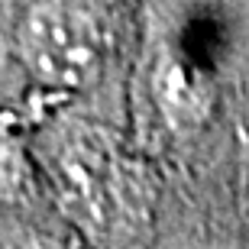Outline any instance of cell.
Segmentation results:
<instances>
[{"mask_svg": "<svg viewBox=\"0 0 249 249\" xmlns=\"http://www.w3.org/2000/svg\"><path fill=\"white\" fill-rule=\"evenodd\" d=\"M46 165L65 213L94 240L129 230L136 194L133 172L110 142L107 129L91 123H65L46 149Z\"/></svg>", "mask_w": 249, "mask_h": 249, "instance_id": "1", "label": "cell"}, {"mask_svg": "<svg viewBox=\"0 0 249 249\" xmlns=\"http://www.w3.org/2000/svg\"><path fill=\"white\" fill-rule=\"evenodd\" d=\"M104 29L74 0H39L23 13L17 52L49 88H88L104 65Z\"/></svg>", "mask_w": 249, "mask_h": 249, "instance_id": "2", "label": "cell"}, {"mask_svg": "<svg viewBox=\"0 0 249 249\" xmlns=\"http://www.w3.org/2000/svg\"><path fill=\"white\" fill-rule=\"evenodd\" d=\"M10 152L7 146H3V139H0V185H10L13 181V162H10Z\"/></svg>", "mask_w": 249, "mask_h": 249, "instance_id": "3", "label": "cell"}, {"mask_svg": "<svg viewBox=\"0 0 249 249\" xmlns=\"http://www.w3.org/2000/svg\"><path fill=\"white\" fill-rule=\"evenodd\" d=\"M240 201H243V213L249 220V165L243 168V191H240Z\"/></svg>", "mask_w": 249, "mask_h": 249, "instance_id": "4", "label": "cell"}]
</instances>
